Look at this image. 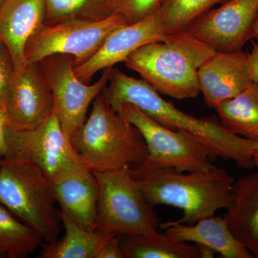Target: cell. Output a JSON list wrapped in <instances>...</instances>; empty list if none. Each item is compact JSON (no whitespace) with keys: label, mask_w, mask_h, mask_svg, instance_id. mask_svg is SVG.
<instances>
[{"label":"cell","mask_w":258,"mask_h":258,"mask_svg":"<svg viewBox=\"0 0 258 258\" xmlns=\"http://www.w3.org/2000/svg\"><path fill=\"white\" fill-rule=\"evenodd\" d=\"M103 93L115 111L125 103H131L166 128L189 132L208 149L211 159H230L247 170L255 166L253 160L255 142L230 133L213 118L200 119L180 111L163 99L144 80L130 77L113 67Z\"/></svg>","instance_id":"6da1fadb"},{"label":"cell","mask_w":258,"mask_h":258,"mask_svg":"<svg viewBox=\"0 0 258 258\" xmlns=\"http://www.w3.org/2000/svg\"><path fill=\"white\" fill-rule=\"evenodd\" d=\"M129 173L152 206L169 205L182 210L176 221L192 225L214 216L232 203L234 178L222 169L187 172L145 162L129 166Z\"/></svg>","instance_id":"7a4b0ae2"},{"label":"cell","mask_w":258,"mask_h":258,"mask_svg":"<svg viewBox=\"0 0 258 258\" xmlns=\"http://www.w3.org/2000/svg\"><path fill=\"white\" fill-rule=\"evenodd\" d=\"M215 52L185 31L139 47L124 62L158 93L176 100L190 99L200 93L199 69Z\"/></svg>","instance_id":"3957f363"},{"label":"cell","mask_w":258,"mask_h":258,"mask_svg":"<svg viewBox=\"0 0 258 258\" xmlns=\"http://www.w3.org/2000/svg\"><path fill=\"white\" fill-rule=\"evenodd\" d=\"M71 142L85 165L98 172L119 170L148 157L142 134L111 108L103 92L93 102L91 114Z\"/></svg>","instance_id":"277c9868"},{"label":"cell","mask_w":258,"mask_h":258,"mask_svg":"<svg viewBox=\"0 0 258 258\" xmlns=\"http://www.w3.org/2000/svg\"><path fill=\"white\" fill-rule=\"evenodd\" d=\"M50 181L38 166L19 159H2L0 205L36 231L45 242L58 238L60 217Z\"/></svg>","instance_id":"5b68a950"},{"label":"cell","mask_w":258,"mask_h":258,"mask_svg":"<svg viewBox=\"0 0 258 258\" xmlns=\"http://www.w3.org/2000/svg\"><path fill=\"white\" fill-rule=\"evenodd\" d=\"M128 167L93 171L99 187L94 230L116 235L157 232L160 220L132 179Z\"/></svg>","instance_id":"8992f818"},{"label":"cell","mask_w":258,"mask_h":258,"mask_svg":"<svg viewBox=\"0 0 258 258\" xmlns=\"http://www.w3.org/2000/svg\"><path fill=\"white\" fill-rule=\"evenodd\" d=\"M127 25L118 15L103 20L70 18L45 23L25 47L27 63H35L50 55H69L75 64L83 63L96 53L115 29Z\"/></svg>","instance_id":"52a82bcc"},{"label":"cell","mask_w":258,"mask_h":258,"mask_svg":"<svg viewBox=\"0 0 258 258\" xmlns=\"http://www.w3.org/2000/svg\"><path fill=\"white\" fill-rule=\"evenodd\" d=\"M117 112L142 134L148 151L144 162L149 165L184 172L215 167L208 149L189 132L166 128L131 103L123 105Z\"/></svg>","instance_id":"ba28073f"},{"label":"cell","mask_w":258,"mask_h":258,"mask_svg":"<svg viewBox=\"0 0 258 258\" xmlns=\"http://www.w3.org/2000/svg\"><path fill=\"white\" fill-rule=\"evenodd\" d=\"M39 63L53 96L54 113L66 137L71 139L87 119L91 103L106 88L112 68L105 69L98 81L88 85L75 74V61L71 55H50Z\"/></svg>","instance_id":"9c48e42d"},{"label":"cell","mask_w":258,"mask_h":258,"mask_svg":"<svg viewBox=\"0 0 258 258\" xmlns=\"http://www.w3.org/2000/svg\"><path fill=\"white\" fill-rule=\"evenodd\" d=\"M8 152L3 159H19L36 164L49 181L84 164L53 113L35 128H15L6 134Z\"/></svg>","instance_id":"30bf717a"},{"label":"cell","mask_w":258,"mask_h":258,"mask_svg":"<svg viewBox=\"0 0 258 258\" xmlns=\"http://www.w3.org/2000/svg\"><path fill=\"white\" fill-rule=\"evenodd\" d=\"M257 12L258 0H227L197 19L186 32L216 52H240L252 38Z\"/></svg>","instance_id":"8fae6325"},{"label":"cell","mask_w":258,"mask_h":258,"mask_svg":"<svg viewBox=\"0 0 258 258\" xmlns=\"http://www.w3.org/2000/svg\"><path fill=\"white\" fill-rule=\"evenodd\" d=\"M5 114L15 128H35L54 113V100L39 62L15 71L7 91Z\"/></svg>","instance_id":"7c38bea8"},{"label":"cell","mask_w":258,"mask_h":258,"mask_svg":"<svg viewBox=\"0 0 258 258\" xmlns=\"http://www.w3.org/2000/svg\"><path fill=\"white\" fill-rule=\"evenodd\" d=\"M168 36L161 27L157 10L137 23L115 29L94 55L83 63L75 64V74L83 83H88L98 71L124 62L139 47L164 41Z\"/></svg>","instance_id":"4fadbf2b"},{"label":"cell","mask_w":258,"mask_h":258,"mask_svg":"<svg viewBox=\"0 0 258 258\" xmlns=\"http://www.w3.org/2000/svg\"><path fill=\"white\" fill-rule=\"evenodd\" d=\"M198 80L207 106L216 108L254 82L249 53L215 52L199 69Z\"/></svg>","instance_id":"5bb4252c"},{"label":"cell","mask_w":258,"mask_h":258,"mask_svg":"<svg viewBox=\"0 0 258 258\" xmlns=\"http://www.w3.org/2000/svg\"><path fill=\"white\" fill-rule=\"evenodd\" d=\"M50 182L60 211L84 228L94 230L99 187L93 171L81 164Z\"/></svg>","instance_id":"9a60e30c"},{"label":"cell","mask_w":258,"mask_h":258,"mask_svg":"<svg viewBox=\"0 0 258 258\" xmlns=\"http://www.w3.org/2000/svg\"><path fill=\"white\" fill-rule=\"evenodd\" d=\"M45 22V0H3L0 5V41L8 47L15 71L28 64L25 47Z\"/></svg>","instance_id":"2e32d148"},{"label":"cell","mask_w":258,"mask_h":258,"mask_svg":"<svg viewBox=\"0 0 258 258\" xmlns=\"http://www.w3.org/2000/svg\"><path fill=\"white\" fill-rule=\"evenodd\" d=\"M159 227L171 238L208 247L220 254V257H254L232 233L225 217L214 215L192 225L170 221L160 224Z\"/></svg>","instance_id":"e0dca14e"},{"label":"cell","mask_w":258,"mask_h":258,"mask_svg":"<svg viewBox=\"0 0 258 258\" xmlns=\"http://www.w3.org/2000/svg\"><path fill=\"white\" fill-rule=\"evenodd\" d=\"M224 217L236 238L258 258V172L234 182L232 203Z\"/></svg>","instance_id":"ac0fdd59"},{"label":"cell","mask_w":258,"mask_h":258,"mask_svg":"<svg viewBox=\"0 0 258 258\" xmlns=\"http://www.w3.org/2000/svg\"><path fill=\"white\" fill-rule=\"evenodd\" d=\"M64 229L62 238L42 245V258H96L105 243L116 235L90 230L73 221L59 210Z\"/></svg>","instance_id":"d6986e66"},{"label":"cell","mask_w":258,"mask_h":258,"mask_svg":"<svg viewBox=\"0 0 258 258\" xmlns=\"http://www.w3.org/2000/svg\"><path fill=\"white\" fill-rule=\"evenodd\" d=\"M220 124L234 135L258 141V84L252 82L243 91L215 108Z\"/></svg>","instance_id":"ffe728a7"},{"label":"cell","mask_w":258,"mask_h":258,"mask_svg":"<svg viewBox=\"0 0 258 258\" xmlns=\"http://www.w3.org/2000/svg\"><path fill=\"white\" fill-rule=\"evenodd\" d=\"M118 236L125 258H202L197 244L174 240L165 232Z\"/></svg>","instance_id":"44dd1931"},{"label":"cell","mask_w":258,"mask_h":258,"mask_svg":"<svg viewBox=\"0 0 258 258\" xmlns=\"http://www.w3.org/2000/svg\"><path fill=\"white\" fill-rule=\"evenodd\" d=\"M43 241L36 231L0 205V257H26Z\"/></svg>","instance_id":"7402d4cb"},{"label":"cell","mask_w":258,"mask_h":258,"mask_svg":"<svg viewBox=\"0 0 258 258\" xmlns=\"http://www.w3.org/2000/svg\"><path fill=\"white\" fill-rule=\"evenodd\" d=\"M227 0H164L157 10L166 35L186 31L194 21L212 7Z\"/></svg>","instance_id":"603a6c76"},{"label":"cell","mask_w":258,"mask_h":258,"mask_svg":"<svg viewBox=\"0 0 258 258\" xmlns=\"http://www.w3.org/2000/svg\"><path fill=\"white\" fill-rule=\"evenodd\" d=\"M109 0H45L46 22L55 23L70 18L103 20L111 16Z\"/></svg>","instance_id":"cb8c5ba5"},{"label":"cell","mask_w":258,"mask_h":258,"mask_svg":"<svg viewBox=\"0 0 258 258\" xmlns=\"http://www.w3.org/2000/svg\"><path fill=\"white\" fill-rule=\"evenodd\" d=\"M164 0H109L111 15H118L127 25L137 23L155 13Z\"/></svg>","instance_id":"d4e9b609"},{"label":"cell","mask_w":258,"mask_h":258,"mask_svg":"<svg viewBox=\"0 0 258 258\" xmlns=\"http://www.w3.org/2000/svg\"><path fill=\"white\" fill-rule=\"evenodd\" d=\"M14 72V63L9 50L5 44L0 41V108L4 112L7 91Z\"/></svg>","instance_id":"484cf974"},{"label":"cell","mask_w":258,"mask_h":258,"mask_svg":"<svg viewBox=\"0 0 258 258\" xmlns=\"http://www.w3.org/2000/svg\"><path fill=\"white\" fill-rule=\"evenodd\" d=\"M96 258H125L118 235L107 241L97 254Z\"/></svg>","instance_id":"4316f807"},{"label":"cell","mask_w":258,"mask_h":258,"mask_svg":"<svg viewBox=\"0 0 258 258\" xmlns=\"http://www.w3.org/2000/svg\"><path fill=\"white\" fill-rule=\"evenodd\" d=\"M9 126L7 115L4 111L0 108V159H3L8 152L6 134L7 130Z\"/></svg>","instance_id":"83f0119b"},{"label":"cell","mask_w":258,"mask_h":258,"mask_svg":"<svg viewBox=\"0 0 258 258\" xmlns=\"http://www.w3.org/2000/svg\"><path fill=\"white\" fill-rule=\"evenodd\" d=\"M251 66L254 82L258 84V43H253L252 52L249 53Z\"/></svg>","instance_id":"f1b7e54d"},{"label":"cell","mask_w":258,"mask_h":258,"mask_svg":"<svg viewBox=\"0 0 258 258\" xmlns=\"http://www.w3.org/2000/svg\"><path fill=\"white\" fill-rule=\"evenodd\" d=\"M252 38H255L258 41V12L252 28Z\"/></svg>","instance_id":"f546056e"},{"label":"cell","mask_w":258,"mask_h":258,"mask_svg":"<svg viewBox=\"0 0 258 258\" xmlns=\"http://www.w3.org/2000/svg\"><path fill=\"white\" fill-rule=\"evenodd\" d=\"M253 160L254 166L258 168V141L255 142L253 149Z\"/></svg>","instance_id":"4dcf8cb0"},{"label":"cell","mask_w":258,"mask_h":258,"mask_svg":"<svg viewBox=\"0 0 258 258\" xmlns=\"http://www.w3.org/2000/svg\"><path fill=\"white\" fill-rule=\"evenodd\" d=\"M3 0H0V5H1V3H3Z\"/></svg>","instance_id":"1f68e13d"},{"label":"cell","mask_w":258,"mask_h":258,"mask_svg":"<svg viewBox=\"0 0 258 258\" xmlns=\"http://www.w3.org/2000/svg\"><path fill=\"white\" fill-rule=\"evenodd\" d=\"M2 159H0V163H1Z\"/></svg>","instance_id":"d6a6232c"}]
</instances>
